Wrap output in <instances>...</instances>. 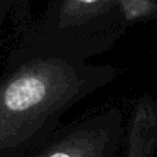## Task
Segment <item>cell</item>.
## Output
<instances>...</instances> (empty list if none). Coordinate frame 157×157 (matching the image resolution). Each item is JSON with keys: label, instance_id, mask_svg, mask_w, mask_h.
<instances>
[{"label": "cell", "instance_id": "1", "mask_svg": "<svg viewBox=\"0 0 157 157\" xmlns=\"http://www.w3.org/2000/svg\"><path fill=\"white\" fill-rule=\"evenodd\" d=\"M108 63L46 54L17 69L0 86V150L25 144L68 109L116 78Z\"/></svg>", "mask_w": 157, "mask_h": 157}, {"label": "cell", "instance_id": "2", "mask_svg": "<svg viewBox=\"0 0 157 157\" xmlns=\"http://www.w3.org/2000/svg\"><path fill=\"white\" fill-rule=\"evenodd\" d=\"M149 17L139 0H55L44 37L51 52L88 61L110 51L128 25Z\"/></svg>", "mask_w": 157, "mask_h": 157}, {"label": "cell", "instance_id": "3", "mask_svg": "<svg viewBox=\"0 0 157 157\" xmlns=\"http://www.w3.org/2000/svg\"><path fill=\"white\" fill-rule=\"evenodd\" d=\"M127 114L109 106L88 114L36 157H119Z\"/></svg>", "mask_w": 157, "mask_h": 157}, {"label": "cell", "instance_id": "4", "mask_svg": "<svg viewBox=\"0 0 157 157\" xmlns=\"http://www.w3.org/2000/svg\"><path fill=\"white\" fill-rule=\"evenodd\" d=\"M157 152V101L144 94L134 102L125 121L119 157H155Z\"/></svg>", "mask_w": 157, "mask_h": 157}, {"label": "cell", "instance_id": "5", "mask_svg": "<svg viewBox=\"0 0 157 157\" xmlns=\"http://www.w3.org/2000/svg\"><path fill=\"white\" fill-rule=\"evenodd\" d=\"M144 2H149V3H153V0H144Z\"/></svg>", "mask_w": 157, "mask_h": 157}, {"label": "cell", "instance_id": "6", "mask_svg": "<svg viewBox=\"0 0 157 157\" xmlns=\"http://www.w3.org/2000/svg\"><path fill=\"white\" fill-rule=\"evenodd\" d=\"M153 3H155V4L157 6V0H153Z\"/></svg>", "mask_w": 157, "mask_h": 157}, {"label": "cell", "instance_id": "7", "mask_svg": "<svg viewBox=\"0 0 157 157\" xmlns=\"http://www.w3.org/2000/svg\"><path fill=\"white\" fill-rule=\"evenodd\" d=\"M0 3H2V0H0Z\"/></svg>", "mask_w": 157, "mask_h": 157}]
</instances>
